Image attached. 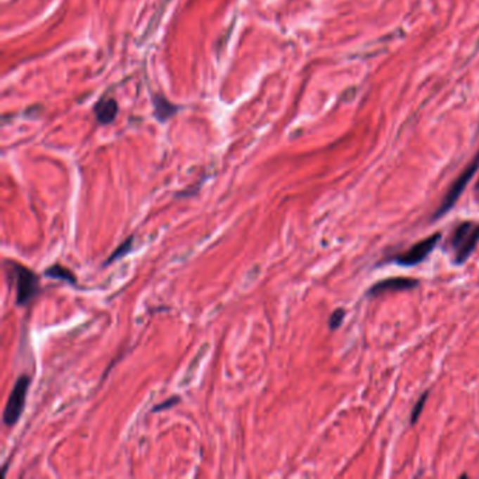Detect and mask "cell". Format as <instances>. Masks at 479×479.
I'll return each mask as SVG.
<instances>
[{"label":"cell","instance_id":"obj_6","mask_svg":"<svg viewBox=\"0 0 479 479\" xmlns=\"http://www.w3.org/2000/svg\"><path fill=\"white\" fill-rule=\"evenodd\" d=\"M419 281L415 279L408 277H392L383 281H378L369 290L370 297L387 294V293H398V291H408L418 287Z\"/></svg>","mask_w":479,"mask_h":479},{"label":"cell","instance_id":"obj_13","mask_svg":"<svg viewBox=\"0 0 479 479\" xmlns=\"http://www.w3.org/2000/svg\"><path fill=\"white\" fill-rule=\"evenodd\" d=\"M179 402H180V398H179V397H172V398L166 400L163 404L153 407V408H152V414H155V412H160V411H165V409H170V408L176 407Z\"/></svg>","mask_w":479,"mask_h":479},{"label":"cell","instance_id":"obj_5","mask_svg":"<svg viewBox=\"0 0 479 479\" xmlns=\"http://www.w3.org/2000/svg\"><path fill=\"white\" fill-rule=\"evenodd\" d=\"M442 235L440 234H435L421 242H418L415 246H412L409 250H407L405 253L400 255L395 262L401 266H416L421 262H423L430 252L438 246L439 241H440Z\"/></svg>","mask_w":479,"mask_h":479},{"label":"cell","instance_id":"obj_2","mask_svg":"<svg viewBox=\"0 0 479 479\" xmlns=\"http://www.w3.org/2000/svg\"><path fill=\"white\" fill-rule=\"evenodd\" d=\"M31 384V378L25 374L20 376L11 390V394L8 397V401L6 404L4 412H3V423L7 428L14 426L18 419L23 415L24 407H25V400L28 394V388Z\"/></svg>","mask_w":479,"mask_h":479},{"label":"cell","instance_id":"obj_10","mask_svg":"<svg viewBox=\"0 0 479 479\" xmlns=\"http://www.w3.org/2000/svg\"><path fill=\"white\" fill-rule=\"evenodd\" d=\"M134 235H131V236H128L110 256H108V259L103 263V266L104 267H107L108 264H111V263H114V262H117V260H120V259H122L124 256H127L132 249H134Z\"/></svg>","mask_w":479,"mask_h":479},{"label":"cell","instance_id":"obj_12","mask_svg":"<svg viewBox=\"0 0 479 479\" xmlns=\"http://www.w3.org/2000/svg\"><path fill=\"white\" fill-rule=\"evenodd\" d=\"M345 315H346V314H345V311H343L342 308L336 309V311L331 315V318H329V329H331V331L339 329V328L342 326V324H343Z\"/></svg>","mask_w":479,"mask_h":479},{"label":"cell","instance_id":"obj_3","mask_svg":"<svg viewBox=\"0 0 479 479\" xmlns=\"http://www.w3.org/2000/svg\"><path fill=\"white\" fill-rule=\"evenodd\" d=\"M479 242V224L464 222L461 224L453 235L452 245L456 250V263H466L471 253L475 250Z\"/></svg>","mask_w":479,"mask_h":479},{"label":"cell","instance_id":"obj_7","mask_svg":"<svg viewBox=\"0 0 479 479\" xmlns=\"http://www.w3.org/2000/svg\"><path fill=\"white\" fill-rule=\"evenodd\" d=\"M117 113H118V106L114 98H101L94 106L96 118L103 125L113 122L117 117Z\"/></svg>","mask_w":479,"mask_h":479},{"label":"cell","instance_id":"obj_8","mask_svg":"<svg viewBox=\"0 0 479 479\" xmlns=\"http://www.w3.org/2000/svg\"><path fill=\"white\" fill-rule=\"evenodd\" d=\"M153 107H155L156 118L162 122L172 118L176 114V111L179 110L177 106H174L173 103H170L167 98H165L160 94L153 97Z\"/></svg>","mask_w":479,"mask_h":479},{"label":"cell","instance_id":"obj_1","mask_svg":"<svg viewBox=\"0 0 479 479\" xmlns=\"http://www.w3.org/2000/svg\"><path fill=\"white\" fill-rule=\"evenodd\" d=\"M8 277H13L15 287V302L20 307L28 305L39 293V279L28 267L18 263H7Z\"/></svg>","mask_w":479,"mask_h":479},{"label":"cell","instance_id":"obj_9","mask_svg":"<svg viewBox=\"0 0 479 479\" xmlns=\"http://www.w3.org/2000/svg\"><path fill=\"white\" fill-rule=\"evenodd\" d=\"M45 277L55 279V280H60V281L69 283V284H72V286L76 284V277H75V274H73L69 269H66V267H63V266H60V264H52L49 269H46V270H45Z\"/></svg>","mask_w":479,"mask_h":479},{"label":"cell","instance_id":"obj_11","mask_svg":"<svg viewBox=\"0 0 479 479\" xmlns=\"http://www.w3.org/2000/svg\"><path fill=\"white\" fill-rule=\"evenodd\" d=\"M428 397H429V391H426V392L419 398V401L416 402V405H415V408H414V411H412V416H411V423H412V425H415V423L418 422L419 416L422 415V411L425 409Z\"/></svg>","mask_w":479,"mask_h":479},{"label":"cell","instance_id":"obj_4","mask_svg":"<svg viewBox=\"0 0 479 479\" xmlns=\"http://www.w3.org/2000/svg\"><path fill=\"white\" fill-rule=\"evenodd\" d=\"M479 169V152L475 155V158L473 159V162L466 167V170L460 174V177L453 183V186L450 187V190H449V193L446 194V197L443 198V203H442V205L439 207V210L436 211V214H435V219H438V218H440V217H443L445 214H447L452 208H453V205L459 201V198H460V196L463 194V191H464V189L467 187V184L471 181V179L474 177V174L477 173V170Z\"/></svg>","mask_w":479,"mask_h":479}]
</instances>
